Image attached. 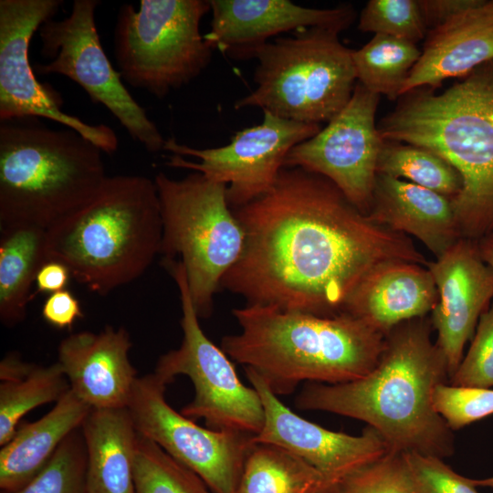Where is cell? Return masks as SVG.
<instances>
[{
    "mask_svg": "<svg viewBox=\"0 0 493 493\" xmlns=\"http://www.w3.org/2000/svg\"><path fill=\"white\" fill-rule=\"evenodd\" d=\"M233 210L244 245L221 288L246 305L334 316L378 266L429 262L409 236L372 221L330 181L301 168L283 167L267 193Z\"/></svg>",
    "mask_w": 493,
    "mask_h": 493,
    "instance_id": "cell-1",
    "label": "cell"
},
{
    "mask_svg": "<svg viewBox=\"0 0 493 493\" xmlns=\"http://www.w3.org/2000/svg\"><path fill=\"white\" fill-rule=\"evenodd\" d=\"M432 329L426 317L398 324L386 333L379 361L369 373L344 383H309L297 396L296 407L361 420L393 451L442 459L452 456V430L432 401L435 386L449 379Z\"/></svg>",
    "mask_w": 493,
    "mask_h": 493,
    "instance_id": "cell-2",
    "label": "cell"
},
{
    "mask_svg": "<svg viewBox=\"0 0 493 493\" xmlns=\"http://www.w3.org/2000/svg\"><path fill=\"white\" fill-rule=\"evenodd\" d=\"M240 326L222 350L254 370L276 395L302 382L338 384L360 379L377 364L385 334L342 312L318 316L246 305L232 310Z\"/></svg>",
    "mask_w": 493,
    "mask_h": 493,
    "instance_id": "cell-3",
    "label": "cell"
},
{
    "mask_svg": "<svg viewBox=\"0 0 493 493\" xmlns=\"http://www.w3.org/2000/svg\"><path fill=\"white\" fill-rule=\"evenodd\" d=\"M378 125L383 141L423 147L447 161L463 187L452 201L461 238L493 233V60L446 91L404 95Z\"/></svg>",
    "mask_w": 493,
    "mask_h": 493,
    "instance_id": "cell-4",
    "label": "cell"
},
{
    "mask_svg": "<svg viewBox=\"0 0 493 493\" xmlns=\"http://www.w3.org/2000/svg\"><path fill=\"white\" fill-rule=\"evenodd\" d=\"M162 236L154 180L108 176L89 202L47 230V259L105 296L144 274L161 252Z\"/></svg>",
    "mask_w": 493,
    "mask_h": 493,
    "instance_id": "cell-5",
    "label": "cell"
},
{
    "mask_svg": "<svg viewBox=\"0 0 493 493\" xmlns=\"http://www.w3.org/2000/svg\"><path fill=\"white\" fill-rule=\"evenodd\" d=\"M102 153L77 131L41 118L0 121V226L47 230L82 207L108 177Z\"/></svg>",
    "mask_w": 493,
    "mask_h": 493,
    "instance_id": "cell-6",
    "label": "cell"
},
{
    "mask_svg": "<svg viewBox=\"0 0 493 493\" xmlns=\"http://www.w3.org/2000/svg\"><path fill=\"white\" fill-rule=\"evenodd\" d=\"M336 31L308 27L258 47L256 88L234 108L257 107L295 121L329 122L348 103L357 78L353 50Z\"/></svg>",
    "mask_w": 493,
    "mask_h": 493,
    "instance_id": "cell-7",
    "label": "cell"
},
{
    "mask_svg": "<svg viewBox=\"0 0 493 493\" xmlns=\"http://www.w3.org/2000/svg\"><path fill=\"white\" fill-rule=\"evenodd\" d=\"M162 260H180L195 311L208 318L214 296L238 259L244 232L227 201V185L191 171L181 179L156 173Z\"/></svg>",
    "mask_w": 493,
    "mask_h": 493,
    "instance_id": "cell-8",
    "label": "cell"
},
{
    "mask_svg": "<svg viewBox=\"0 0 493 493\" xmlns=\"http://www.w3.org/2000/svg\"><path fill=\"white\" fill-rule=\"evenodd\" d=\"M209 0H141L122 5L113 29V54L122 80L163 99L196 79L213 49L200 32Z\"/></svg>",
    "mask_w": 493,
    "mask_h": 493,
    "instance_id": "cell-9",
    "label": "cell"
},
{
    "mask_svg": "<svg viewBox=\"0 0 493 493\" xmlns=\"http://www.w3.org/2000/svg\"><path fill=\"white\" fill-rule=\"evenodd\" d=\"M162 265L179 291L184 338L178 349L159 358L154 372L167 383L177 375L191 380L194 395L181 412L186 417L204 419L212 430L257 435L265 422V412L257 390L240 381L229 356L203 331L182 262L162 260Z\"/></svg>",
    "mask_w": 493,
    "mask_h": 493,
    "instance_id": "cell-10",
    "label": "cell"
},
{
    "mask_svg": "<svg viewBox=\"0 0 493 493\" xmlns=\"http://www.w3.org/2000/svg\"><path fill=\"white\" fill-rule=\"evenodd\" d=\"M99 5L98 0H74L68 16L50 18L39 27L40 54L48 62L37 64L34 70L70 79L93 102L107 108L132 140L150 152L163 151L166 139L104 52L95 23Z\"/></svg>",
    "mask_w": 493,
    "mask_h": 493,
    "instance_id": "cell-11",
    "label": "cell"
},
{
    "mask_svg": "<svg viewBox=\"0 0 493 493\" xmlns=\"http://www.w3.org/2000/svg\"><path fill=\"white\" fill-rule=\"evenodd\" d=\"M154 372L138 377L128 404L137 432L197 475L212 493H236L254 435L205 428L166 401Z\"/></svg>",
    "mask_w": 493,
    "mask_h": 493,
    "instance_id": "cell-12",
    "label": "cell"
},
{
    "mask_svg": "<svg viewBox=\"0 0 493 493\" xmlns=\"http://www.w3.org/2000/svg\"><path fill=\"white\" fill-rule=\"evenodd\" d=\"M260 124L237 131L228 144L198 149L166 139L169 167L203 173L227 185L230 206L237 208L267 193L275 184L289 151L315 134L320 124L287 120L263 110Z\"/></svg>",
    "mask_w": 493,
    "mask_h": 493,
    "instance_id": "cell-13",
    "label": "cell"
},
{
    "mask_svg": "<svg viewBox=\"0 0 493 493\" xmlns=\"http://www.w3.org/2000/svg\"><path fill=\"white\" fill-rule=\"evenodd\" d=\"M61 0H0V121L37 117L77 131L111 154L119 146L115 131L66 113L61 95L40 83L28 58L30 41L53 18Z\"/></svg>",
    "mask_w": 493,
    "mask_h": 493,
    "instance_id": "cell-14",
    "label": "cell"
},
{
    "mask_svg": "<svg viewBox=\"0 0 493 493\" xmlns=\"http://www.w3.org/2000/svg\"><path fill=\"white\" fill-rule=\"evenodd\" d=\"M379 100V95L357 81L344 108L317 134L294 146L283 167H298L325 177L368 215L383 144L375 122Z\"/></svg>",
    "mask_w": 493,
    "mask_h": 493,
    "instance_id": "cell-15",
    "label": "cell"
},
{
    "mask_svg": "<svg viewBox=\"0 0 493 493\" xmlns=\"http://www.w3.org/2000/svg\"><path fill=\"white\" fill-rule=\"evenodd\" d=\"M245 372L265 412L263 427L253 436V443L284 448L337 483L391 450L368 425L360 435H351L300 417L278 399L254 370L245 367Z\"/></svg>",
    "mask_w": 493,
    "mask_h": 493,
    "instance_id": "cell-16",
    "label": "cell"
},
{
    "mask_svg": "<svg viewBox=\"0 0 493 493\" xmlns=\"http://www.w3.org/2000/svg\"><path fill=\"white\" fill-rule=\"evenodd\" d=\"M437 289L431 323L443 351L449 379L463 359L467 341L493 299V271L483 260L477 241L458 239L427 265Z\"/></svg>",
    "mask_w": 493,
    "mask_h": 493,
    "instance_id": "cell-17",
    "label": "cell"
},
{
    "mask_svg": "<svg viewBox=\"0 0 493 493\" xmlns=\"http://www.w3.org/2000/svg\"><path fill=\"white\" fill-rule=\"evenodd\" d=\"M210 30L204 35L207 45L236 59L253 58L269 38L288 31L322 27L338 33L354 21L351 5L317 9L288 0H209Z\"/></svg>",
    "mask_w": 493,
    "mask_h": 493,
    "instance_id": "cell-18",
    "label": "cell"
},
{
    "mask_svg": "<svg viewBox=\"0 0 493 493\" xmlns=\"http://www.w3.org/2000/svg\"><path fill=\"white\" fill-rule=\"evenodd\" d=\"M128 330L105 326L100 332L79 331L58 348L60 364L74 394L91 409L127 407L137 370L129 352Z\"/></svg>",
    "mask_w": 493,
    "mask_h": 493,
    "instance_id": "cell-19",
    "label": "cell"
},
{
    "mask_svg": "<svg viewBox=\"0 0 493 493\" xmlns=\"http://www.w3.org/2000/svg\"><path fill=\"white\" fill-rule=\"evenodd\" d=\"M426 36L401 97L424 87L435 89L450 78L467 77L493 60V0H482Z\"/></svg>",
    "mask_w": 493,
    "mask_h": 493,
    "instance_id": "cell-20",
    "label": "cell"
},
{
    "mask_svg": "<svg viewBox=\"0 0 493 493\" xmlns=\"http://www.w3.org/2000/svg\"><path fill=\"white\" fill-rule=\"evenodd\" d=\"M437 302V289L427 267L393 261L370 271L348 297L343 312L386 335L398 324L426 317Z\"/></svg>",
    "mask_w": 493,
    "mask_h": 493,
    "instance_id": "cell-21",
    "label": "cell"
},
{
    "mask_svg": "<svg viewBox=\"0 0 493 493\" xmlns=\"http://www.w3.org/2000/svg\"><path fill=\"white\" fill-rule=\"evenodd\" d=\"M367 215L394 232L415 237L435 258L461 238L451 199L388 175L378 173Z\"/></svg>",
    "mask_w": 493,
    "mask_h": 493,
    "instance_id": "cell-22",
    "label": "cell"
},
{
    "mask_svg": "<svg viewBox=\"0 0 493 493\" xmlns=\"http://www.w3.org/2000/svg\"><path fill=\"white\" fill-rule=\"evenodd\" d=\"M90 409L69 389L43 417L20 424L0 451L2 493L16 492L37 477Z\"/></svg>",
    "mask_w": 493,
    "mask_h": 493,
    "instance_id": "cell-23",
    "label": "cell"
},
{
    "mask_svg": "<svg viewBox=\"0 0 493 493\" xmlns=\"http://www.w3.org/2000/svg\"><path fill=\"white\" fill-rule=\"evenodd\" d=\"M89 493H134L138 432L128 407L90 409L81 426Z\"/></svg>",
    "mask_w": 493,
    "mask_h": 493,
    "instance_id": "cell-24",
    "label": "cell"
},
{
    "mask_svg": "<svg viewBox=\"0 0 493 493\" xmlns=\"http://www.w3.org/2000/svg\"><path fill=\"white\" fill-rule=\"evenodd\" d=\"M47 261V229L26 224L0 226V320L5 326L25 320L32 285Z\"/></svg>",
    "mask_w": 493,
    "mask_h": 493,
    "instance_id": "cell-25",
    "label": "cell"
},
{
    "mask_svg": "<svg viewBox=\"0 0 493 493\" xmlns=\"http://www.w3.org/2000/svg\"><path fill=\"white\" fill-rule=\"evenodd\" d=\"M336 485L288 450L254 443L236 493H330Z\"/></svg>",
    "mask_w": 493,
    "mask_h": 493,
    "instance_id": "cell-26",
    "label": "cell"
},
{
    "mask_svg": "<svg viewBox=\"0 0 493 493\" xmlns=\"http://www.w3.org/2000/svg\"><path fill=\"white\" fill-rule=\"evenodd\" d=\"M421 56L415 44L386 35H374L362 48L353 50L357 81L389 100L401 97L408 75Z\"/></svg>",
    "mask_w": 493,
    "mask_h": 493,
    "instance_id": "cell-27",
    "label": "cell"
},
{
    "mask_svg": "<svg viewBox=\"0 0 493 493\" xmlns=\"http://www.w3.org/2000/svg\"><path fill=\"white\" fill-rule=\"evenodd\" d=\"M377 172L440 194L451 200L463 187L459 173L432 151L409 143L383 141Z\"/></svg>",
    "mask_w": 493,
    "mask_h": 493,
    "instance_id": "cell-28",
    "label": "cell"
},
{
    "mask_svg": "<svg viewBox=\"0 0 493 493\" xmlns=\"http://www.w3.org/2000/svg\"><path fill=\"white\" fill-rule=\"evenodd\" d=\"M70 389L58 362L48 366L36 364L24 378L1 382L0 446L15 435L20 420L29 411L49 403H57Z\"/></svg>",
    "mask_w": 493,
    "mask_h": 493,
    "instance_id": "cell-29",
    "label": "cell"
},
{
    "mask_svg": "<svg viewBox=\"0 0 493 493\" xmlns=\"http://www.w3.org/2000/svg\"><path fill=\"white\" fill-rule=\"evenodd\" d=\"M133 483L134 493H212L197 475L140 434Z\"/></svg>",
    "mask_w": 493,
    "mask_h": 493,
    "instance_id": "cell-30",
    "label": "cell"
},
{
    "mask_svg": "<svg viewBox=\"0 0 493 493\" xmlns=\"http://www.w3.org/2000/svg\"><path fill=\"white\" fill-rule=\"evenodd\" d=\"M87 465V450L79 427L64 439L37 477L13 493H89Z\"/></svg>",
    "mask_w": 493,
    "mask_h": 493,
    "instance_id": "cell-31",
    "label": "cell"
},
{
    "mask_svg": "<svg viewBox=\"0 0 493 493\" xmlns=\"http://www.w3.org/2000/svg\"><path fill=\"white\" fill-rule=\"evenodd\" d=\"M358 28L415 45L427 35L417 0H370L360 15Z\"/></svg>",
    "mask_w": 493,
    "mask_h": 493,
    "instance_id": "cell-32",
    "label": "cell"
},
{
    "mask_svg": "<svg viewBox=\"0 0 493 493\" xmlns=\"http://www.w3.org/2000/svg\"><path fill=\"white\" fill-rule=\"evenodd\" d=\"M337 493H414L404 453L389 450L336 485Z\"/></svg>",
    "mask_w": 493,
    "mask_h": 493,
    "instance_id": "cell-33",
    "label": "cell"
},
{
    "mask_svg": "<svg viewBox=\"0 0 493 493\" xmlns=\"http://www.w3.org/2000/svg\"><path fill=\"white\" fill-rule=\"evenodd\" d=\"M432 401L435 410L452 431L493 414L492 389L443 383L435 386Z\"/></svg>",
    "mask_w": 493,
    "mask_h": 493,
    "instance_id": "cell-34",
    "label": "cell"
},
{
    "mask_svg": "<svg viewBox=\"0 0 493 493\" xmlns=\"http://www.w3.org/2000/svg\"><path fill=\"white\" fill-rule=\"evenodd\" d=\"M449 381L456 386L493 387V304L481 315L469 350Z\"/></svg>",
    "mask_w": 493,
    "mask_h": 493,
    "instance_id": "cell-35",
    "label": "cell"
},
{
    "mask_svg": "<svg viewBox=\"0 0 493 493\" xmlns=\"http://www.w3.org/2000/svg\"><path fill=\"white\" fill-rule=\"evenodd\" d=\"M414 493H478L480 480L465 477L442 458L415 452L404 453Z\"/></svg>",
    "mask_w": 493,
    "mask_h": 493,
    "instance_id": "cell-36",
    "label": "cell"
},
{
    "mask_svg": "<svg viewBox=\"0 0 493 493\" xmlns=\"http://www.w3.org/2000/svg\"><path fill=\"white\" fill-rule=\"evenodd\" d=\"M41 314L47 323L58 330H70L77 320L84 317L79 299L67 288L49 294Z\"/></svg>",
    "mask_w": 493,
    "mask_h": 493,
    "instance_id": "cell-37",
    "label": "cell"
},
{
    "mask_svg": "<svg viewBox=\"0 0 493 493\" xmlns=\"http://www.w3.org/2000/svg\"><path fill=\"white\" fill-rule=\"evenodd\" d=\"M427 33L482 0H417Z\"/></svg>",
    "mask_w": 493,
    "mask_h": 493,
    "instance_id": "cell-38",
    "label": "cell"
},
{
    "mask_svg": "<svg viewBox=\"0 0 493 493\" xmlns=\"http://www.w3.org/2000/svg\"><path fill=\"white\" fill-rule=\"evenodd\" d=\"M69 269L61 262L49 260L39 269L36 278L37 293H55L66 289L71 278Z\"/></svg>",
    "mask_w": 493,
    "mask_h": 493,
    "instance_id": "cell-39",
    "label": "cell"
},
{
    "mask_svg": "<svg viewBox=\"0 0 493 493\" xmlns=\"http://www.w3.org/2000/svg\"><path fill=\"white\" fill-rule=\"evenodd\" d=\"M36 366L22 360L18 352L7 353L0 362L1 382L15 381L26 377Z\"/></svg>",
    "mask_w": 493,
    "mask_h": 493,
    "instance_id": "cell-40",
    "label": "cell"
},
{
    "mask_svg": "<svg viewBox=\"0 0 493 493\" xmlns=\"http://www.w3.org/2000/svg\"><path fill=\"white\" fill-rule=\"evenodd\" d=\"M483 260L493 271V233L477 241Z\"/></svg>",
    "mask_w": 493,
    "mask_h": 493,
    "instance_id": "cell-41",
    "label": "cell"
},
{
    "mask_svg": "<svg viewBox=\"0 0 493 493\" xmlns=\"http://www.w3.org/2000/svg\"><path fill=\"white\" fill-rule=\"evenodd\" d=\"M330 493H337L336 486L334 487V488Z\"/></svg>",
    "mask_w": 493,
    "mask_h": 493,
    "instance_id": "cell-42",
    "label": "cell"
}]
</instances>
